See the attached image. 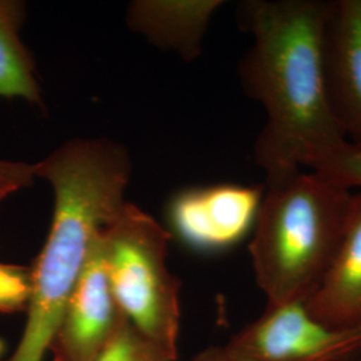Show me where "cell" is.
Wrapping results in <instances>:
<instances>
[{
  "mask_svg": "<svg viewBox=\"0 0 361 361\" xmlns=\"http://www.w3.org/2000/svg\"><path fill=\"white\" fill-rule=\"evenodd\" d=\"M329 104L347 141L361 146V0H332L324 31Z\"/></svg>",
  "mask_w": 361,
  "mask_h": 361,
  "instance_id": "cell-8",
  "label": "cell"
},
{
  "mask_svg": "<svg viewBox=\"0 0 361 361\" xmlns=\"http://www.w3.org/2000/svg\"><path fill=\"white\" fill-rule=\"evenodd\" d=\"M101 235L52 335V361H92L125 319L109 284Z\"/></svg>",
  "mask_w": 361,
  "mask_h": 361,
  "instance_id": "cell-7",
  "label": "cell"
},
{
  "mask_svg": "<svg viewBox=\"0 0 361 361\" xmlns=\"http://www.w3.org/2000/svg\"><path fill=\"white\" fill-rule=\"evenodd\" d=\"M192 361H238L229 355L225 347H209L197 353Z\"/></svg>",
  "mask_w": 361,
  "mask_h": 361,
  "instance_id": "cell-16",
  "label": "cell"
},
{
  "mask_svg": "<svg viewBox=\"0 0 361 361\" xmlns=\"http://www.w3.org/2000/svg\"><path fill=\"white\" fill-rule=\"evenodd\" d=\"M352 194L317 171L267 185L249 243L267 305L310 298L331 268L345 232Z\"/></svg>",
  "mask_w": 361,
  "mask_h": 361,
  "instance_id": "cell-3",
  "label": "cell"
},
{
  "mask_svg": "<svg viewBox=\"0 0 361 361\" xmlns=\"http://www.w3.org/2000/svg\"><path fill=\"white\" fill-rule=\"evenodd\" d=\"M35 178L34 165L0 158V190L15 193L30 188Z\"/></svg>",
  "mask_w": 361,
  "mask_h": 361,
  "instance_id": "cell-15",
  "label": "cell"
},
{
  "mask_svg": "<svg viewBox=\"0 0 361 361\" xmlns=\"http://www.w3.org/2000/svg\"><path fill=\"white\" fill-rule=\"evenodd\" d=\"M329 7L326 0H246L238 6V25L253 37L238 65L240 82L267 114L255 142L267 185L295 176L316 155L347 142L325 85Z\"/></svg>",
  "mask_w": 361,
  "mask_h": 361,
  "instance_id": "cell-1",
  "label": "cell"
},
{
  "mask_svg": "<svg viewBox=\"0 0 361 361\" xmlns=\"http://www.w3.org/2000/svg\"><path fill=\"white\" fill-rule=\"evenodd\" d=\"M34 171L51 185L54 214L31 267L25 329L6 361H44L95 240L128 202L131 162L126 149L109 138H75L34 164Z\"/></svg>",
  "mask_w": 361,
  "mask_h": 361,
  "instance_id": "cell-2",
  "label": "cell"
},
{
  "mask_svg": "<svg viewBox=\"0 0 361 361\" xmlns=\"http://www.w3.org/2000/svg\"><path fill=\"white\" fill-rule=\"evenodd\" d=\"M170 240L166 228L130 202L101 235L118 307L130 323L178 360L180 283L169 269Z\"/></svg>",
  "mask_w": 361,
  "mask_h": 361,
  "instance_id": "cell-4",
  "label": "cell"
},
{
  "mask_svg": "<svg viewBox=\"0 0 361 361\" xmlns=\"http://www.w3.org/2000/svg\"><path fill=\"white\" fill-rule=\"evenodd\" d=\"M10 194L13 193H10V192H7V190H0V204H1Z\"/></svg>",
  "mask_w": 361,
  "mask_h": 361,
  "instance_id": "cell-17",
  "label": "cell"
},
{
  "mask_svg": "<svg viewBox=\"0 0 361 361\" xmlns=\"http://www.w3.org/2000/svg\"><path fill=\"white\" fill-rule=\"evenodd\" d=\"M305 305L316 319L332 326L361 323V193L352 195L335 259Z\"/></svg>",
  "mask_w": 361,
  "mask_h": 361,
  "instance_id": "cell-9",
  "label": "cell"
},
{
  "mask_svg": "<svg viewBox=\"0 0 361 361\" xmlns=\"http://www.w3.org/2000/svg\"><path fill=\"white\" fill-rule=\"evenodd\" d=\"M26 7L0 0V98L23 99L42 107V89L34 59L20 39Z\"/></svg>",
  "mask_w": 361,
  "mask_h": 361,
  "instance_id": "cell-11",
  "label": "cell"
},
{
  "mask_svg": "<svg viewBox=\"0 0 361 361\" xmlns=\"http://www.w3.org/2000/svg\"><path fill=\"white\" fill-rule=\"evenodd\" d=\"M92 361H177L125 317Z\"/></svg>",
  "mask_w": 361,
  "mask_h": 361,
  "instance_id": "cell-12",
  "label": "cell"
},
{
  "mask_svg": "<svg viewBox=\"0 0 361 361\" xmlns=\"http://www.w3.org/2000/svg\"><path fill=\"white\" fill-rule=\"evenodd\" d=\"M224 347L238 361H359L361 323L328 325L304 301L267 305Z\"/></svg>",
  "mask_w": 361,
  "mask_h": 361,
  "instance_id": "cell-5",
  "label": "cell"
},
{
  "mask_svg": "<svg viewBox=\"0 0 361 361\" xmlns=\"http://www.w3.org/2000/svg\"><path fill=\"white\" fill-rule=\"evenodd\" d=\"M264 186H194L176 194L168 204L170 234L198 252H219L253 232Z\"/></svg>",
  "mask_w": 361,
  "mask_h": 361,
  "instance_id": "cell-6",
  "label": "cell"
},
{
  "mask_svg": "<svg viewBox=\"0 0 361 361\" xmlns=\"http://www.w3.org/2000/svg\"><path fill=\"white\" fill-rule=\"evenodd\" d=\"M347 188L361 189V146L344 142L316 155L308 166Z\"/></svg>",
  "mask_w": 361,
  "mask_h": 361,
  "instance_id": "cell-13",
  "label": "cell"
},
{
  "mask_svg": "<svg viewBox=\"0 0 361 361\" xmlns=\"http://www.w3.org/2000/svg\"><path fill=\"white\" fill-rule=\"evenodd\" d=\"M221 4L219 0L135 1L130 7L129 25L158 47L193 61L201 54L209 22Z\"/></svg>",
  "mask_w": 361,
  "mask_h": 361,
  "instance_id": "cell-10",
  "label": "cell"
},
{
  "mask_svg": "<svg viewBox=\"0 0 361 361\" xmlns=\"http://www.w3.org/2000/svg\"><path fill=\"white\" fill-rule=\"evenodd\" d=\"M359 361H361V359H360V360H359Z\"/></svg>",
  "mask_w": 361,
  "mask_h": 361,
  "instance_id": "cell-18",
  "label": "cell"
},
{
  "mask_svg": "<svg viewBox=\"0 0 361 361\" xmlns=\"http://www.w3.org/2000/svg\"><path fill=\"white\" fill-rule=\"evenodd\" d=\"M31 296V267L0 262V313L26 312Z\"/></svg>",
  "mask_w": 361,
  "mask_h": 361,
  "instance_id": "cell-14",
  "label": "cell"
}]
</instances>
